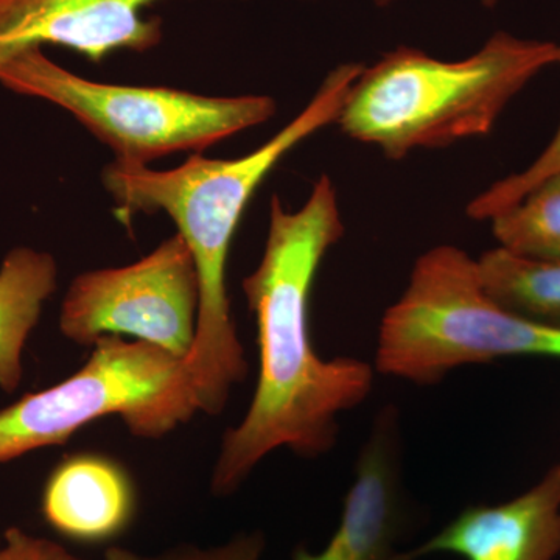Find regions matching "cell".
Listing matches in <instances>:
<instances>
[{"label":"cell","mask_w":560,"mask_h":560,"mask_svg":"<svg viewBox=\"0 0 560 560\" xmlns=\"http://www.w3.org/2000/svg\"><path fill=\"white\" fill-rule=\"evenodd\" d=\"M340 200L320 175L302 208L270 201L267 243L256 270L242 282L256 318L260 371L245 418L221 438L210 478L213 495L237 492L279 448L319 458L335 447L338 418L360 407L374 388V364L326 360L312 342L308 307L324 257L345 235Z\"/></svg>","instance_id":"cell-1"},{"label":"cell","mask_w":560,"mask_h":560,"mask_svg":"<svg viewBox=\"0 0 560 560\" xmlns=\"http://www.w3.org/2000/svg\"><path fill=\"white\" fill-rule=\"evenodd\" d=\"M363 69L360 62H345L331 70L307 106L245 156L213 160L197 153L171 171L117 161L103 168V187L121 224L130 226L135 217L162 212L189 246L200 283V305L194 346L184 364L198 410L205 415H221L232 388L248 374L226 282L228 257L243 212L280 160L337 124Z\"/></svg>","instance_id":"cell-2"},{"label":"cell","mask_w":560,"mask_h":560,"mask_svg":"<svg viewBox=\"0 0 560 560\" xmlns=\"http://www.w3.org/2000/svg\"><path fill=\"white\" fill-rule=\"evenodd\" d=\"M558 44L497 32L466 60L444 61L415 47L386 51L364 68L337 124L349 139L401 161L488 136L512 98L558 62Z\"/></svg>","instance_id":"cell-3"},{"label":"cell","mask_w":560,"mask_h":560,"mask_svg":"<svg viewBox=\"0 0 560 560\" xmlns=\"http://www.w3.org/2000/svg\"><path fill=\"white\" fill-rule=\"evenodd\" d=\"M512 357L560 360V329L501 308L482 291L477 260L441 245L416 260L407 289L383 315L374 368L430 386L458 368Z\"/></svg>","instance_id":"cell-4"},{"label":"cell","mask_w":560,"mask_h":560,"mask_svg":"<svg viewBox=\"0 0 560 560\" xmlns=\"http://www.w3.org/2000/svg\"><path fill=\"white\" fill-rule=\"evenodd\" d=\"M0 86L69 113L114 153L150 165L171 154L201 153L276 116L270 95L213 97L162 86L103 83L77 75L32 47L0 66Z\"/></svg>","instance_id":"cell-5"},{"label":"cell","mask_w":560,"mask_h":560,"mask_svg":"<svg viewBox=\"0 0 560 560\" xmlns=\"http://www.w3.org/2000/svg\"><path fill=\"white\" fill-rule=\"evenodd\" d=\"M69 378L0 411V464L68 442L106 416L140 440H161L198 410L184 359L142 341L106 335Z\"/></svg>","instance_id":"cell-6"},{"label":"cell","mask_w":560,"mask_h":560,"mask_svg":"<svg viewBox=\"0 0 560 560\" xmlns=\"http://www.w3.org/2000/svg\"><path fill=\"white\" fill-rule=\"evenodd\" d=\"M198 305L197 268L176 232L135 264L77 276L62 300L58 326L62 337L79 346L117 335L186 359L197 331Z\"/></svg>","instance_id":"cell-7"},{"label":"cell","mask_w":560,"mask_h":560,"mask_svg":"<svg viewBox=\"0 0 560 560\" xmlns=\"http://www.w3.org/2000/svg\"><path fill=\"white\" fill-rule=\"evenodd\" d=\"M162 0H0V66L32 47L60 46L102 62L149 51L164 38L145 10Z\"/></svg>","instance_id":"cell-8"},{"label":"cell","mask_w":560,"mask_h":560,"mask_svg":"<svg viewBox=\"0 0 560 560\" xmlns=\"http://www.w3.org/2000/svg\"><path fill=\"white\" fill-rule=\"evenodd\" d=\"M400 453L399 410L389 405L378 412L361 447L340 525L329 544L319 552L298 548L293 560H412L399 547L410 521Z\"/></svg>","instance_id":"cell-9"},{"label":"cell","mask_w":560,"mask_h":560,"mask_svg":"<svg viewBox=\"0 0 560 560\" xmlns=\"http://www.w3.org/2000/svg\"><path fill=\"white\" fill-rule=\"evenodd\" d=\"M466 560H555L560 555V463L539 482L504 503L475 504L440 533L408 551Z\"/></svg>","instance_id":"cell-10"},{"label":"cell","mask_w":560,"mask_h":560,"mask_svg":"<svg viewBox=\"0 0 560 560\" xmlns=\"http://www.w3.org/2000/svg\"><path fill=\"white\" fill-rule=\"evenodd\" d=\"M135 489L119 464L97 455L62 460L47 480L43 512L69 539L103 541L127 528L135 515Z\"/></svg>","instance_id":"cell-11"},{"label":"cell","mask_w":560,"mask_h":560,"mask_svg":"<svg viewBox=\"0 0 560 560\" xmlns=\"http://www.w3.org/2000/svg\"><path fill=\"white\" fill-rule=\"evenodd\" d=\"M57 287L58 264L47 250L16 246L0 264V389L5 393L20 388L22 353Z\"/></svg>","instance_id":"cell-12"},{"label":"cell","mask_w":560,"mask_h":560,"mask_svg":"<svg viewBox=\"0 0 560 560\" xmlns=\"http://www.w3.org/2000/svg\"><path fill=\"white\" fill-rule=\"evenodd\" d=\"M486 294L504 311L560 329V260L530 259L501 248L477 259Z\"/></svg>","instance_id":"cell-13"},{"label":"cell","mask_w":560,"mask_h":560,"mask_svg":"<svg viewBox=\"0 0 560 560\" xmlns=\"http://www.w3.org/2000/svg\"><path fill=\"white\" fill-rule=\"evenodd\" d=\"M490 221L501 248L530 259L560 260V172Z\"/></svg>","instance_id":"cell-14"},{"label":"cell","mask_w":560,"mask_h":560,"mask_svg":"<svg viewBox=\"0 0 560 560\" xmlns=\"http://www.w3.org/2000/svg\"><path fill=\"white\" fill-rule=\"evenodd\" d=\"M558 62L560 65V46L558 49ZM560 172V124L555 138L541 151L539 158L521 173L506 176L499 183L490 186L467 206L466 213L471 220H492L493 217L504 212L523 200L528 191L548 176Z\"/></svg>","instance_id":"cell-15"},{"label":"cell","mask_w":560,"mask_h":560,"mask_svg":"<svg viewBox=\"0 0 560 560\" xmlns=\"http://www.w3.org/2000/svg\"><path fill=\"white\" fill-rule=\"evenodd\" d=\"M264 550V534L256 530L241 534L219 547L200 548L186 545L158 556H143L128 548L110 547L105 552V560H261Z\"/></svg>","instance_id":"cell-16"},{"label":"cell","mask_w":560,"mask_h":560,"mask_svg":"<svg viewBox=\"0 0 560 560\" xmlns=\"http://www.w3.org/2000/svg\"><path fill=\"white\" fill-rule=\"evenodd\" d=\"M0 544V560H84L77 558L57 541L10 528Z\"/></svg>","instance_id":"cell-17"},{"label":"cell","mask_w":560,"mask_h":560,"mask_svg":"<svg viewBox=\"0 0 560 560\" xmlns=\"http://www.w3.org/2000/svg\"><path fill=\"white\" fill-rule=\"evenodd\" d=\"M396 0H372V3L378 7V9H385V7L393 5Z\"/></svg>","instance_id":"cell-18"},{"label":"cell","mask_w":560,"mask_h":560,"mask_svg":"<svg viewBox=\"0 0 560 560\" xmlns=\"http://www.w3.org/2000/svg\"><path fill=\"white\" fill-rule=\"evenodd\" d=\"M500 0H481L482 7H486V9L492 10L493 7L499 3Z\"/></svg>","instance_id":"cell-19"}]
</instances>
